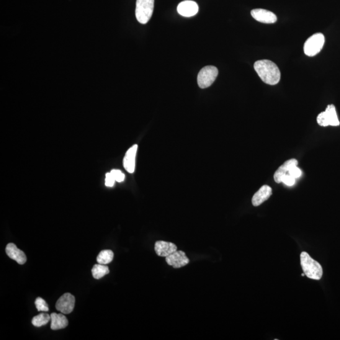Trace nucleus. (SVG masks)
<instances>
[{"mask_svg": "<svg viewBox=\"0 0 340 340\" xmlns=\"http://www.w3.org/2000/svg\"><path fill=\"white\" fill-rule=\"evenodd\" d=\"M255 71L264 83L270 85L277 84L280 81L281 74L274 62L267 59L255 62Z\"/></svg>", "mask_w": 340, "mask_h": 340, "instance_id": "f257e3e1", "label": "nucleus"}, {"mask_svg": "<svg viewBox=\"0 0 340 340\" xmlns=\"http://www.w3.org/2000/svg\"><path fill=\"white\" fill-rule=\"evenodd\" d=\"M300 258L301 267L306 276L311 279L320 280L323 274L321 265L312 259L307 252H302Z\"/></svg>", "mask_w": 340, "mask_h": 340, "instance_id": "f03ea898", "label": "nucleus"}, {"mask_svg": "<svg viewBox=\"0 0 340 340\" xmlns=\"http://www.w3.org/2000/svg\"><path fill=\"white\" fill-rule=\"evenodd\" d=\"M154 0H137L136 17L142 24H146L151 19L154 10Z\"/></svg>", "mask_w": 340, "mask_h": 340, "instance_id": "7ed1b4c3", "label": "nucleus"}, {"mask_svg": "<svg viewBox=\"0 0 340 340\" xmlns=\"http://www.w3.org/2000/svg\"><path fill=\"white\" fill-rule=\"evenodd\" d=\"M324 41V36L321 33L312 35L306 41L304 46L305 55L310 57L318 55L323 48Z\"/></svg>", "mask_w": 340, "mask_h": 340, "instance_id": "20e7f679", "label": "nucleus"}, {"mask_svg": "<svg viewBox=\"0 0 340 340\" xmlns=\"http://www.w3.org/2000/svg\"><path fill=\"white\" fill-rule=\"evenodd\" d=\"M218 75V69L212 66H205L199 72L197 76V83L200 89L209 87L215 81Z\"/></svg>", "mask_w": 340, "mask_h": 340, "instance_id": "39448f33", "label": "nucleus"}, {"mask_svg": "<svg viewBox=\"0 0 340 340\" xmlns=\"http://www.w3.org/2000/svg\"><path fill=\"white\" fill-rule=\"evenodd\" d=\"M317 122L319 125L323 127L339 125L340 123L334 105H329L325 111L319 113L317 117Z\"/></svg>", "mask_w": 340, "mask_h": 340, "instance_id": "423d86ee", "label": "nucleus"}, {"mask_svg": "<svg viewBox=\"0 0 340 340\" xmlns=\"http://www.w3.org/2000/svg\"><path fill=\"white\" fill-rule=\"evenodd\" d=\"M75 305V298L70 293H64L57 301L56 310L63 314H70L73 311Z\"/></svg>", "mask_w": 340, "mask_h": 340, "instance_id": "0eeeda50", "label": "nucleus"}, {"mask_svg": "<svg viewBox=\"0 0 340 340\" xmlns=\"http://www.w3.org/2000/svg\"><path fill=\"white\" fill-rule=\"evenodd\" d=\"M166 262L174 269H180L189 264L190 260L185 252L177 250L166 257Z\"/></svg>", "mask_w": 340, "mask_h": 340, "instance_id": "6e6552de", "label": "nucleus"}, {"mask_svg": "<svg viewBox=\"0 0 340 340\" xmlns=\"http://www.w3.org/2000/svg\"><path fill=\"white\" fill-rule=\"evenodd\" d=\"M251 14L257 21L264 23V24H274L277 20L276 15L274 13L267 10L254 9L251 12Z\"/></svg>", "mask_w": 340, "mask_h": 340, "instance_id": "1a4fd4ad", "label": "nucleus"}, {"mask_svg": "<svg viewBox=\"0 0 340 340\" xmlns=\"http://www.w3.org/2000/svg\"><path fill=\"white\" fill-rule=\"evenodd\" d=\"M177 11L183 17H193L197 14L198 6L196 2L186 0L178 5Z\"/></svg>", "mask_w": 340, "mask_h": 340, "instance_id": "9d476101", "label": "nucleus"}, {"mask_svg": "<svg viewBox=\"0 0 340 340\" xmlns=\"http://www.w3.org/2000/svg\"><path fill=\"white\" fill-rule=\"evenodd\" d=\"M137 150L138 145L135 144L128 149L124 158H123V166H124L126 171L130 173V174H133L135 171L136 156Z\"/></svg>", "mask_w": 340, "mask_h": 340, "instance_id": "9b49d317", "label": "nucleus"}, {"mask_svg": "<svg viewBox=\"0 0 340 340\" xmlns=\"http://www.w3.org/2000/svg\"><path fill=\"white\" fill-rule=\"evenodd\" d=\"M5 250L8 256L15 260L18 264L24 265L27 262V257L24 252L18 248L15 244H8Z\"/></svg>", "mask_w": 340, "mask_h": 340, "instance_id": "f8f14e48", "label": "nucleus"}, {"mask_svg": "<svg viewBox=\"0 0 340 340\" xmlns=\"http://www.w3.org/2000/svg\"><path fill=\"white\" fill-rule=\"evenodd\" d=\"M154 249L159 257H167L177 250V246L170 242L158 241L156 242Z\"/></svg>", "mask_w": 340, "mask_h": 340, "instance_id": "ddd939ff", "label": "nucleus"}, {"mask_svg": "<svg viewBox=\"0 0 340 340\" xmlns=\"http://www.w3.org/2000/svg\"><path fill=\"white\" fill-rule=\"evenodd\" d=\"M272 194V188L269 185H264L255 193L252 198V203L254 207H258L267 200Z\"/></svg>", "mask_w": 340, "mask_h": 340, "instance_id": "4468645a", "label": "nucleus"}, {"mask_svg": "<svg viewBox=\"0 0 340 340\" xmlns=\"http://www.w3.org/2000/svg\"><path fill=\"white\" fill-rule=\"evenodd\" d=\"M298 161L297 159H291L289 160L285 161L282 165L280 166L274 174V180L277 184L282 183V180L283 176L288 174L289 170L293 166H298Z\"/></svg>", "mask_w": 340, "mask_h": 340, "instance_id": "2eb2a0df", "label": "nucleus"}, {"mask_svg": "<svg viewBox=\"0 0 340 340\" xmlns=\"http://www.w3.org/2000/svg\"><path fill=\"white\" fill-rule=\"evenodd\" d=\"M51 328L53 330H58V329L66 328L68 325V321L66 317L63 314H56L53 313L51 314Z\"/></svg>", "mask_w": 340, "mask_h": 340, "instance_id": "dca6fc26", "label": "nucleus"}, {"mask_svg": "<svg viewBox=\"0 0 340 340\" xmlns=\"http://www.w3.org/2000/svg\"><path fill=\"white\" fill-rule=\"evenodd\" d=\"M93 277L95 279H100L104 277L105 275L109 274L110 270L109 267L106 265L103 264L95 265L92 270Z\"/></svg>", "mask_w": 340, "mask_h": 340, "instance_id": "f3484780", "label": "nucleus"}, {"mask_svg": "<svg viewBox=\"0 0 340 340\" xmlns=\"http://www.w3.org/2000/svg\"><path fill=\"white\" fill-rule=\"evenodd\" d=\"M113 257H114V254L112 250L105 249L100 252L99 256L97 257V260L100 264L107 265L112 262Z\"/></svg>", "mask_w": 340, "mask_h": 340, "instance_id": "a211bd4d", "label": "nucleus"}, {"mask_svg": "<svg viewBox=\"0 0 340 340\" xmlns=\"http://www.w3.org/2000/svg\"><path fill=\"white\" fill-rule=\"evenodd\" d=\"M50 320H51V315H49L47 313H40L33 317L32 323L35 327H40L47 324Z\"/></svg>", "mask_w": 340, "mask_h": 340, "instance_id": "6ab92c4d", "label": "nucleus"}, {"mask_svg": "<svg viewBox=\"0 0 340 340\" xmlns=\"http://www.w3.org/2000/svg\"><path fill=\"white\" fill-rule=\"evenodd\" d=\"M35 305L38 311L48 312L50 310L47 303L42 298H37L36 299Z\"/></svg>", "mask_w": 340, "mask_h": 340, "instance_id": "aec40b11", "label": "nucleus"}, {"mask_svg": "<svg viewBox=\"0 0 340 340\" xmlns=\"http://www.w3.org/2000/svg\"><path fill=\"white\" fill-rule=\"evenodd\" d=\"M110 173H111L116 182H122L125 179V175L120 170L112 169Z\"/></svg>", "mask_w": 340, "mask_h": 340, "instance_id": "412c9836", "label": "nucleus"}, {"mask_svg": "<svg viewBox=\"0 0 340 340\" xmlns=\"http://www.w3.org/2000/svg\"><path fill=\"white\" fill-rule=\"evenodd\" d=\"M282 182L287 186H292L295 184V179L291 175L287 174L282 178Z\"/></svg>", "mask_w": 340, "mask_h": 340, "instance_id": "4be33fe9", "label": "nucleus"}, {"mask_svg": "<svg viewBox=\"0 0 340 340\" xmlns=\"http://www.w3.org/2000/svg\"><path fill=\"white\" fill-rule=\"evenodd\" d=\"M288 175H291V176L294 178V179H298L302 175V172L300 168H299L298 166H293L292 168L289 170L288 172Z\"/></svg>", "mask_w": 340, "mask_h": 340, "instance_id": "5701e85b", "label": "nucleus"}, {"mask_svg": "<svg viewBox=\"0 0 340 340\" xmlns=\"http://www.w3.org/2000/svg\"><path fill=\"white\" fill-rule=\"evenodd\" d=\"M115 182V180L111 173H108L106 174V177H105V185L107 187H112L114 185Z\"/></svg>", "mask_w": 340, "mask_h": 340, "instance_id": "b1692460", "label": "nucleus"}, {"mask_svg": "<svg viewBox=\"0 0 340 340\" xmlns=\"http://www.w3.org/2000/svg\"><path fill=\"white\" fill-rule=\"evenodd\" d=\"M301 276H306L305 273H303V274H301Z\"/></svg>", "mask_w": 340, "mask_h": 340, "instance_id": "393cba45", "label": "nucleus"}]
</instances>
